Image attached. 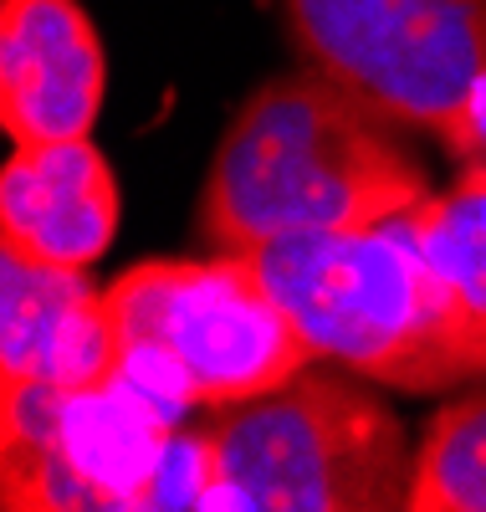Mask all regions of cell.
<instances>
[{"mask_svg":"<svg viewBox=\"0 0 486 512\" xmlns=\"http://www.w3.org/2000/svg\"><path fill=\"white\" fill-rule=\"evenodd\" d=\"M430 200L405 128L343 82L302 67L241 103L200 190V236L246 256L307 231H374Z\"/></svg>","mask_w":486,"mask_h":512,"instance_id":"1","label":"cell"},{"mask_svg":"<svg viewBox=\"0 0 486 512\" xmlns=\"http://www.w3.org/2000/svg\"><path fill=\"white\" fill-rule=\"evenodd\" d=\"M246 262L323 359L379 390L451 395L486 384V313L425 262L405 221L282 236Z\"/></svg>","mask_w":486,"mask_h":512,"instance_id":"2","label":"cell"},{"mask_svg":"<svg viewBox=\"0 0 486 512\" xmlns=\"http://www.w3.org/2000/svg\"><path fill=\"white\" fill-rule=\"evenodd\" d=\"M215 487L205 507L394 512L410 507L415 451L374 379L313 359L277 390L215 410L205 425Z\"/></svg>","mask_w":486,"mask_h":512,"instance_id":"3","label":"cell"},{"mask_svg":"<svg viewBox=\"0 0 486 512\" xmlns=\"http://www.w3.org/2000/svg\"><path fill=\"white\" fill-rule=\"evenodd\" d=\"M103 297L118 333V374L174 420L200 405L256 400L323 359L256 267L231 251L210 262H139Z\"/></svg>","mask_w":486,"mask_h":512,"instance_id":"4","label":"cell"},{"mask_svg":"<svg viewBox=\"0 0 486 512\" xmlns=\"http://www.w3.org/2000/svg\"><path fill=\"white\" fill-rule=\"evenodd\" d=\"M287 36L405 134L446 144L486 77V0H282Z\"/></svg>","mask_w":486,"mask_h":512,"instance_id":"5","label":"cell"},{"mask_svg":"<svg viewBox=\"0 0 486 512\" xmlns=\"http://www.w3.org/2000/svg\"><path fill=\"white\" fill-rule=\"evenodd\" d=\"M87 267H57L6 246L0 256V390L47 384V390H103L118 379V333L108 297L82 277Z\"/></svg>","mask_w":486,"mask_h":512,"instance_id":"6","label":"cell"},{"mask_svg":"<svg viewBox=\"0 0 486 512\" xmlns=\"http://www.w3.org/2000/svg\"><path fill=\"white\" fill-rule=\"evenodd\" d=\"M103 88V41L77 0L0 6V123L11 144L87 139Z\"/></svg>","mask_w":486,"mask_h":512,"instance_id":"7","label":"cell"},{"mask_svg":"<svg viewBox=\"0 0 486 512\" xmlns=\"http://www.w3.org/2000/svg\"><path fill=\"white\" fill-rule=\"evenodd\" d=\"M113 164L87 139L16 144L0 175V236L6 246L57 267H93L118 236Z\"/></svg>","mask_w":486,"mask_h":512,"instance_id":"8","label":"cell"},{"mask_svg":"<svg viewBox=\"0 0 486 512\" xmlns=\"http://www.w3.org/2000/svg\"><path fill=\"white\" fill-rule=\"evenodd\" d=\"M180 431L159 400H149L139 384H128L123 374L103 390L62 395L52 446L93 482L113 507H139L159 461Z\"/></svg>","mask_w":486,"mask_h":512,"instance_id":"9","label":"cell"},{"mask_svg":"<svg viewBox=\"0 0 486 512\" xmlns=\"http://www.w3.org/2000/svg\"><path fill=\"white\" fill-rule=\"evenodd\" d=\"M410 512H486V395L435 410L420 451Z\"/></svg>","mask_w":486,"mask_h":512,"instance_id":"10","label":"cell"},{"mask_svg":"<svg viewBox=\"0 0 486 512\" xmlns=\"http://www.w3.org/2000/svg\"><path fill=\"white\" fill-rule=\"evenodd\" d=\"M400 221L425 262L486 313V164H466L446 195L420 200Z\"/></svg>","mask_w":486,"mask_h":512,"instance_id":"11","label":"cell"},{"mask_svg":"<svg viewBox=\"0 0 486 512\" xmlns=\"http://www.w3.org/2000/svg\"><path fill=\"white\" fill-rule=\"evenodd\" d=\"M446 149H451L456 159H466V164H486V77L471 88L466 113H461V123H456V134L446 139Z\"/></svg>","mask_w":486,"mask_h":512,"instance_id":"12","label":"cell"}]
</instances>
